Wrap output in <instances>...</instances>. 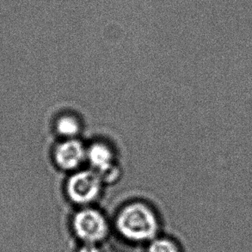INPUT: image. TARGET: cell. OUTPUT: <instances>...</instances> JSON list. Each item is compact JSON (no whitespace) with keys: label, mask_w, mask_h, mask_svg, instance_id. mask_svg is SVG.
<instances>
[{"label":"cell","mask_w":252,"mask_h":252,"mask_svg":"<svg viewBox=\"0 0 252 252\" xmlns=\"http://www.w3.org/2000/svg\"><path fill=\"white\" fill-rule=\"evenodd\" d=\"M86 158L100 177L105 175L108 179H112L116 176L114 155L111 149L105 144L100 142L92 144L86 152Z\"/></svg>","instance_id":"5"},{"label":"cell","mask_w":252,"mask_h":252,"mask_svg":"<svg viewBox=\"0 0 252 252\" xmlns=\"http://www.w3.org/2000/svg\"><path fill=\"white\" fill-rule=\"evenodd\" d=\"M118 235L126 242L143 244L156 239L160 232L161 223L150 206L134 201L120 209L115 219Z\"/></svg>","instance_id":"1"},{"label":"cell","mask_w":252,"mask_h":252,"mask_svg":"<svg viewBox=\"0 0 252 252\" xmlns=\"http://www.w3.org/2000/svg\"><path fill=\"white\" fill-rule=\"evenodd\" d=\"M55 127L57 133L67 140L74 139L80 131V125L77 118L68 115L60 117L56 122Z\"/></svg>","instance_id":"6"},{"label":"cell","mask_w":252,"mask_h":252,"mask_svg":"<svg viewBox=\"0 0 252 252\" xmlns=\"http://www.w3.org/2000/svg\"><path fill=\"white\" fill-rule=\"evenodd\" d=\"M86 152L80 141L69 139L55 148V163L62 170L68 171L76 170L86 158Z\"/></svg>","instance_id":"4"},{"label":"cell","mask_w":252,"mask_h":252,"mask_svg":"<svg viewBox=\"0 0 252 252\" xmlns=\"http://www.w3.org/2000/svg\"><path fill=\"white\" fill-rule=\"evenodd\" d=\"M101 189L102 178L93 170H83L73 174L66 183V194L70 201L78 205L95 201Z\"/></svg>","instance_id":"3"},{"label":"cell","mask_w":252,"mask_h":252,"mask_svg":"<svg viewBox=\"0 0 252 252\" xmlns=\"http://www.w3.org/2000/svg\"><path fill=\"white\" fill-rule=\"evenodd\" d=\"M71 225L74 237L87 244L103 242L110 229L105 215L95 208H84L77 212Z\"/></svg>","instance_id":"2"},{"label":"cell","mask_w":252,"mask_h":252,"mask_svg":"<svg viewBox=\"0 0 252 252\" xmlns=\"http://www.w3.org/2000/svg\"><path fill=\"white\" fill-rule=\"evenodd\" d=\"M145 252H182V250L173 239L162 237L152 240Z\"/></svg>","instance_id":"7"},{"label":"cell","mask_w":252,"mask_h":252,"mask_svg":"<svg viewBox=\"0 0 252 252\" xmlns=\"http://www.w3.org/2000/svg\"><path fill=\"white\" fill-rule=\"evenodd\" d=\"M75 252H103L102 248L96 246V244H87L83 243L81 246H79L76 250Z\"/></svg>","instance_id":"8"}]
</instances>
